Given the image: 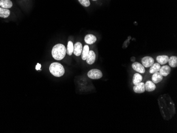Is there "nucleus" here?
I'll use <instances>...</instances> for the list:
<instances>
[{
  "mask_svg": "<svg viewBox=\"0 0 177 133\" xmlns=\"http://www.w3.org/2000/svg\"><path fill=\"white\" fill-rule=\"evenodd\" d=\"M161 113L166 120H170L175 114V105L168 95H163L159 99Z\"/></svg>",
  "mask_w": 177,
  "mask_h": 133,
  "instance_id": "nucleus-1",
  "label": "nucleus"
},
{
  "mask_svg": "<svg viewBox=\"0 0 177 133\" xmlns=\"http://www.w3.org/2000/svg\"><path fill=\"white\" fill-rule=\"evenodd\" d=\"M66 53V48L64 45L58 44L53 47L52 54L53 58L56 60L60 61L65 56Z\"/></svg>",
  "mask_w": 177,
  "mask_h": 133,
  "instance_id": "nucleus-2",
  "label": "nucleus"
},
{
  "mask_svg": "<svg viewBox=\"0 0 177 133\" xmlns=\"http://www.w3.org/2000/svg\"><path fill=\"white\" fill-rule=\"evenodd\" d=\"M49 71L55 77H61L65 73V69L62 65L55 62L51 64L49 66Z\"/></svg>",
  "mask_w": 177,
  "mask_h": 133,
  "instance_id": "nucleus-3",
  "label": "nucleus"
},
{
  "mask_svg": "<svg viewBox=\"0 0 177 133\" xmlns=\"http://www.w3.org/2000/svg\"><path fill=\"white\" fill-rule=\"evenodd\" d=\"M87 76L93 80H98L102 77V73L98 69H92L87 73Z\"/></svg>",
  "mask_w": 177,
  "mask_h": 133,
  "instance_id": "nucleus-4",
  "label": "nucleus"
},
{
  "mask_svg": "<svg viewBox=\"0 0 177 133\" xmlns=\"http://www.w3.org/2000/svg\"><path fill=\"white\" fill-rule=\"evenodd\" d=\"M142 65L145 67H149L154 63V60L152 57L145 56L142 60Z\"/></svg>",
  "mask_w": 177,
  "mask_h": 133,
  "instance_id": "nucleus-5",
  "label": "nucleus"
},
{
  "mask_svg": "<svg viewBox=\"0 0 177 133\" xmlns=\"http://www.w3.org/2000/svg\"><path fill=\"white\" fill-rule=\"evenodd\" d=\"M132 68L136 72L140 73H144L145 72V67L138 62H134L131 65Z\"/></svg>",
  "mask_w": 177,
  "mask_h": 133,
  "instance_id": "nucleus-6",
  "label": "nucleus"
},
{
  "mask_svg": "<svg viewBox=\"0 0 177 133\" xmlns=\"http://www.w3.org/2000/svg\"><path fill=\"white\" fill-rule=\"evenodd\" d=\"M83 50V46L80 42H78L73 46V53L76 56H80Z\"/></svg>",
  "mask_w": 177,
  "mask_h": 133,
  "instance_id": "nucleus-7",
  "label": "nucleus"
},
{
  "mask_svg": "<svg viewBox=\"0 0 177 133\" xmlns=\"http://www.w3.org/2000/svg\"><path fill=\"white\" fill-rule=\"evenodd\" d=\"M133 90L136 93H142L145 91V84L141 82L137 84L134 85Z\"/></svg>",
  "mask_w": 177,
  "mask_h": 133,
  "instance_id": "nucleus-8",
  "label": "nucleus"
},
{
  "mask_svg": "<svg viewBox=\"0 0 177 133\" xmlns=\"http://www.w3.org/2000/svg\"><path fill=\"white\" fill-rule=\"evenodd\" d=\"M96 54L93 51H89L86 61L87 64L92 65L96 61Z\"/></svg>",
  "mask_w": 177,
  "mask_h": 133,
  "instance_id": "nucleus-9",
  "label": "nucleus"
},
{
  "mask_svg": "<svg viewBox=\"0 0 177 133\" xmlns=\"http://www.w3.org/2000/svg\"><path fill=\"white\" fill-rule=\"evenodd\" d=\"M163 76L161 75V73L159 72L154 73L152 76V82L155 84H157V83L162 81V80H163Z\"/></svg>",
  "mask_w": 177,
  "mask_h": 133,
  "instance_id": "nucleus-10",
  "label": "nucleus"
},
{
  "mask_svg": "<svg viewBox=\"0 0 177 133\" xmlns=\"http://www.w3.org/2000/svg\"><path fill=\"white\" fill-rule=\"evenodd\" d=\"M159 72L161 73V75L163 76L166 77L170 73L171 68L168 65H163L161 67Z\"/></svg>",
  "mask_w": 177,
  "mask_h": 133,
  "instance_id": "nucleus-11",
  "label": "nucleus"
},
{
  "mask_svg": "<svg viewBox=\"0 0 177 133\" xmlns=\"http://www.w3.org/2000/svg\"><path fill=\"white\" fill-rule=\"evenodd\" d=\"M156 89L155 83L151 81H148L145 84V90L147 92H152Z\"/></svg>",
  "mask_w": 177,
  "mask_h": 133,
  "instance_id": "nucleus-12",
  "label": "nucleus"
},
{
  "mask_svg": "<svg viewBox=\"0 0 177 133\" xmlns=\"http://www.w3.org/2000/svg\"><path fill=\"white\" fill-rule=\"evenodd\" d=\"M84 41L87 44L91 45L97 41V38L93 34H87L84 38Z\"/></svg>",
  "mask_w": 177,
  "mask_h": 133,
  "instance_id": "nucleus-13",
  "label": "nucleus"
},
{
  "mask_svg": "<svg viewBox=\"0 0 177 133\" xmlns=\"http://www.w3.org/2000/svg\"><path fill=\"white\" fill-rule=\"evenodd\" d=\"M169 58L167 55H160L156 58V61L160 65L166 64L168 62Z\"/></svg>",
  "mask_w": 177,
  "mask_h": 133,
  "instance_id": "nucleus-14",
  "label": "nucleus"
},
{
  "mask_svg": "<svg viewBox=\"0 0 177 133\" xmlns=\"http://www.w3.org/2000/svg\"><path fill=\"white\" fill-rule=\"evenodd\" d=\"M13 5L11 1L10 0H1L0 1V6L5 8V9H9L11 8Z\"/></svg>",
  "mask_w": 177,
  "mask_h": 133,
  "instance_id": "nucleus-15",
  "label": "nucleus"
},
{
  "mask_svg": "<svg viewBox=\"0 0 177 133\" xmlns=\"http://www.w3.org/2000/svg\"><path fill=\"white\" fill-rule=\"evenodd\" d=\"M10 14V11L9 9L3 8V7H0V17L3 18H7Z\"/></svg>",
  "mask_w": 177,
  "mask_h": 133,
  "instance_id": "nucleus-16",
  "label": "nucleus"
},
{
  "mask_svg": "<svg viewBox=\"0 0 177 133\" xmlns=\"http://www.w3.org/2000/svg\"><path fill=\"white\" fill-rule=\"evenodd\" d=\"M160 68H161V65L159 64L158 63H154L150 67L149 73L151 74H153L159 72Z\"/></svg>",
  "mask_w": 177,
  "mask_h": 133,
  "instance_id": "nucleus-17",
  "label": "nucleus"
},
{
  "mask_svg": "<svg viewBox=\"0 0 177 133\" xmlns=\"http://www.w3.org/2000/svg\"><path fill=\"white\" fill-rule=\"evenodd\" d=\"M143 80L142 76L140 74L136 73L134 74L133 78V83L134 85L137 84L138 83L141 82Z\"/></svg>",
  "mask_w": 177,
  "mask_h": 133,
  "instance_id": "nucleus-18",
  "label": "nucleus"
},
{
  "mask_svg": "<svg viewBox=\"0 0 177 133\" xmlns=\"http://www.w3.org/2000/svg\"><path fill=\"white\" fill-rule=\"evenodd\" d=\"M89 52V47L87 45H85L83 47V50L81 54V58L83 61H86L87 55Z\"/></svg>",
  "mask_w": 177,
  "mask_h": 133,
  "instance_id": "nucleus-19",
  "label": "nucleus"
},
{
  "mask_svg": "<svg viewBox=\"0 0 177 133\" xmlns=\"http://www.w3.org/2000/svg\"><path fill=\"white\" fill-rule=\"evenodd\" d=\"M169 64L172 67H176L177 66V57L175 56H172L169 58L168 61Z\"/></svg>",
  "mask_w": 177,
  "mask_h": 133,
  "instance_id": "nucleus-20",
  "label": "nucleus"
},
{
  "mask_svg": "<svg viewBox=\"0 0 177 133\" xmlns=\"http://www.w3.org/2000/svg\"><path fill=\"white\" fill-rule=\"evenodd\" d=\"M73 46L72 41H69L68 42L66 48V53L67 55L69 56L72 55V53H73Z\"/></svg>",
  "mask_w": 177,
  "mask_h": 133,
  "instance_id": "nucleus-21",
  "label": "nucleus"
},
{
  "mask_svg": "<svg viewBox=\"0 0 177 133\" xmlns=\"http://www.w3.org/2000/svg\"><path fill=\"white\" fill-rule=\"evenodd\" d=\"M78 2L80 3L81 5L85 7L90 6V2L89 0H78Z\"/></svg>",
  "mask_w": 177,
  "mask_h": 133,
  "instance_id": "nucleus-22",
  "label": "nucleus"
},
{
  "mask_svg": "<svg viewBox=\"0 0 177 133\" xmlns=\"http://www.w3.org/2000/svg\"><path fill=\"white\" fill-rule=\"evenodd\" d=\"M36 70H40L41 69V64L38 63L36 66Z\"/></svg>",
  "mask_w": 177,
  "mask_h": 133,
  "instance_id": "nucleus-23",
  "label": "nucleus"
},
{
  "mask_svg": "<svg viewBox=\"0 0 177 133\" xmlns=\"http://www.w3.org/2000/svg\"><path fill=\"white\" fill-rule=\"evenodd\" d=\"M92 1H97V0H92Z\"/></svg>",
  "mask_w": 177,
  "mask_h": 133,
  "instance_id": "nucleus-24",
  "label": "nucleus"
}]
</instances>
